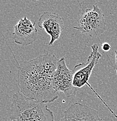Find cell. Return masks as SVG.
<instances>
[{
    "label": "cell",
    "instance_id": "obj_2",
    "mask_svg": "<svg viewBox=\"0 0 117 121\" xmlns=\"http://www.w3.org/2000/svg\"><path fill=\"white\" fill-rule=\"evenodd\" d=\"M9 118L12 121H55L53 112L45 103L27 98L21 92L13 95Z\"/></svg>",
    "mask_w": 117,
    "mask_h": 121
},
{
    "label": "cell",
    "instance_id": "obj_12",
    "mask_svg": "<svg viewBox=\"0 0 117 121\" xmlns=\"http://www.w3.org/2000/svg\"><path fill=\"white\" fill-rule=\"evenodd\" d=\"M31 1H33V2H36V1H39V0H31Z\"/></svg>",
    "mask_w": 117,
    "mask_h": 121
},
{
    "label": "cell",
    "instance_id": "obj_1",
    "mask_svg": "<svg viewBox=\"0 0 117 121\" xmlns=\"http://www.w3.org/2000/svg\"><path fill=\"white\" fill-rule=\"evenodd\" d=\"M59 60L55 55H41L19 64L17 84L25 97L38 103H51L58 98L53 86Z\"/></svg>",
    "mask_w": 117,
    "mask_h": 121
},
{
    "label": "cell",
    "instance_id": "obj_6",
    "mask_svg": "<svg viewBox=\"0 0 117 121\" xmlns=\"http://www.w3.org/2000/svg\"><path fill=\"white\" fill-rule=\"evenodd\" d=\"M64 21L58 13L44 12L40 16L38 26L50 36L49 45H52L58 40L64 28Z\"/></svg>",
    "mask_w": 117,
    "mask_h": 121
},
{
    "label": "cell",
    "instance_id": "obj_11",
    "mask_svg": "<svg viewBox=\"0 0 117 121\" xmlns=\"http://www.w3.org/2000/svg\"><path fill=\"white\" fill-rule=\"evenodd\" d=\"M12 121H35V120H29V121H22V120H18V119H14Z\"/></svg>",
    "mask_w": 117,
    "mask_h": 121
},
{
    "label": "cell",
    "instance_id": "obj_3",
    "mask_svg": "<svg viewBox=\"0 0 117 121\" xmlns=\"http://www.w3.org/2000/svg\"><path fill=\"white\" fill-rule=\"evenodd\" d=\"M91 51L90 55L88 57L86 63H80L78 64L75 66L73 69L74 72V80H73V85L76 89H80L83 87L84 86L87 85L90 90L97 95L100 101L103 103L107 108L113 113L115 118H117V115L115 112L111 109L109 106L105 103L100 96L99 94L93 89L92 87L90 86L89 83V78L91 76V72L93 70L94 68L97 64L99 60L102 56L101 54L99 51V45L96 44H94L91 45Z\"/></svg>",
    "mask_w": 117,
    "mask_h": 121
},
{
    "label": "cell",
    "instance_id": "obj_9",
    "mask_svg": "<svg viewBox=\"0 0 117 121\" xmlns=\"http://www.w3.org/2000/svg\"><path fill=\"white\" fill-rule=\"evenodd\" d=\"M101 48L103 51H105V52H107V51H109L110 50V49L111 48V45L108 43H103L102 44Z\"/></svg>",
    "mask_w": 117,
    "mask_h": 121
},
{
    "label": "cell",
    "instance_id": "obj_8",
    "mask_svg": "<svg viewBox=\"0 0 117 121\" xmlns=\"http://www.w3.org/2000/svg\"><path fill=\"white\" fill-rule=\"evenodd\" d=\"M63 121H103L99 112L85 104L75 103L65 111Z\"/></svg>",
    "mask_w": 117,
    "mask_h": 121
},
{
    "label": "cell",
    "instance_id": "obj_4",
    "mask_svg": "<svg viewBox=\"0 0 117 121\" xmlns=\"http://www.w3.org/2000/svg\"><path fill=\"white\" fill-rule=\"evenodd\" d=\"M74 29L90 37H98L104 33L107 29L104 14L96 5L92 9H86L81 15L78 26Z\"/></svg>",
    "mask_w": 117,
    "mask_h": 121
},
{
    "label": "cell",
    "instance_id": "obj_10",
    "mask_svg": "<svg viewBox=\"0 0 117 121\" xmlns=\"http://www.w3.org/2000/svg\"><path fill=\"white\" fill-rule=\"evenodd\" d=\"M115 66H114V68H115V70L117 74V51H115Z\"/></svg>",
    "mask_w": 117,
    "mask_h": 121
},
{
    "label": "cell",
    "instance_id": "obj_5",
    "mask_svg": "<svg viewBox=\"0 0 117 121\" xmlns=\"http://www.w3.org/2000/svg\"><path fill=\"white\" fill-rule=\"evenodd\" d=\"M74 72L68 68L64 57L59 60L54 74L53 86L58 93H63L67 97L74 95L76 88L73 85Z\"/></svg>",
    "mask_w": 117,
    "mask_h": 121
},
{
    "label": "cell",
    "instance_id": "obj_7",
    "mask_svg": "<svg viewBox=\"0 0 117 121\" xmlns=\"http://www.w3.org/2000/svg\"><path fill=\"white\" fill-rule=\"evenodd\" d=\"M37 35L35 23H32L30 20L24 17L14 26L12 36L15 43L26 46L32 44L36 41Z\"/></svg>",
    "mask_w": 117,
    "mask_h": 121
}]
</instances>
